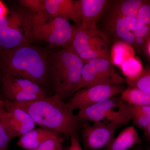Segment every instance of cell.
I'll list each match as a JSON object with an SVG mask.
<instances>
[{
	"mask_svg": "<svg viewBox=\"0 0 150 150\" xmlns=\"http://www.w3.org/2000/svg\"><path fill=\"white\" fill-rule=\"evenodd\" d=\"M121 94V99L126 104L138 106L150 105L149 93L129 87Z\"/></svg>",
	"mask_w": 150,
	"mask_h": 150,
	"instance_id": "obj_21",
	"label": "cell"
},
{
	"mask_svg": "<svg viewBox=\"0 0 150 150\" xmlns=\"http://www.w3.org/2000/svg\"><path fill=\"white\" fill-rule=\"evenodd\" d=\"M33 150H63L59 136L53 137L44 142Z\"/></svg>",
	"mask_w": 150,
	"mask_h": 150,
	"instance_id": "obj_27",
	"label": "cell"
},
{
	"mask_svg": "<svg viewBox=\"0 0 150 150\" xmlns=\"http://www.w3.org/2000/svg\"><path fill=\"white\" fill-rule=\"evenodd\" d=\"M0 70L2 73L29 79L45 88L49 85L48 57L30 43L2 51Z\"/></svg>",
	"mask_w": 150,
	"mask_h": 150,
	"instance_id": "obj_2",
	"label": "cell"
},
{
	"mask_svg": "<svg viewBox=\"0 0 150 150\" xmlns=\"http://www.w3.org/2000/svg\"><path fill=\"white\" fill-rule=\"evenodd\" d=\"M135 37H145L150 35V26L144 25L134 32Z\"/></svg>",
	"mask_w": 150,
	"mask_h": 150,
	"instance_id": "obj_29",
	"label": "cell"
},
{
	"mask_svg": "<svg viewBox=\"0 0 150 150\" xmlns=\"http://www.w3.org/2000/svg\"><path fill=\"white\" fill-rule=\"evenodd\" d=\"M141 142L142 140L134 126H129L114 138L105 150H128Z\"/></svg>",
	"mask_w": 150,
	"mask_h": 150,
	"instance_id": "obj_17",
	"label": "cell"
},
{
	"mask_svg": "<svg viewBox=\"0 0 150 150\" xmlns=\"http://www.w3.org/2000/svg\"><path fill=\"white\" fill-rule=\"evenodd\" d=\"M135 51L130 45L121 41H115L112 46L110 57L113 65L120 67L124 61L134 57Z\"/></svg>",
	"mask_w": 150,
	"mask_h": 150,
	"instance_id": "obj_20",
	"label": "cell"
},
{
	"mask_svg": "<svg viewBox=\"0 0 150 150\" xmlns=\"http://www.w3.org/2000/svg\"><path fill=\"white\" fill-rule=\"evenodd\" d=\"M0 82L5 83L23 91L36 94L45 98L49 96L46 88L27 79L15 77L1 73L0 75Z\"/></svg>",
	"mask_w": 150,
	"mask_h": 150,
	"instance_id": "obj_18",
	"label": "cell"
},
{
	"mask_svg": "<svg viewBox=\"0 0 150 150\" xmlns=\"http://www.w3.org/2000/svg\"><path fill=\"white\" fill-rule=\"evenodd\" d=\"M69 150H83L81 148L79 140L76 138H71V144Z\"/></svg>",
	"mask_w": 150,
	"mask_h": 150,
	"instance_id": "obj_31",
	"label": "cell"
},
{
	"mask_svg": "<svg viewBox=\"0 0 150 150\" xmlns=\"http://www.w3.org/2000/svg\"><path fill=\"white\" fill-rule=\"evenodd\" d=\"M6 111L5 109L4 105L3 106H0V120L6 114Z\"/></svg>",
	"mask_w": 150,
	"mask_h": 150,
	"instance_id": "obj_35",
	"label": "cell"
},
{
	"mask_svg": "<svg viewBox=\"0 0 150 150\" xmlns=\"http://www.w3.org/2000/svg\"><path fill=\"white\" fill-rule=\"evenodd\" d=\"M1 92L3 99L12 102H24L46 98L39 95L23 91L5 83L0 82Z\"/></svg>",
	"mask_w": 150,
	"mask_h": 150,
	"instance_id": "obj_19",
	"label": "cell"
},
{
	"mask_svg": "<svg viewBox=\"0 0 150 150\" xmlns=\"http://www.w3.org/2000/svg\"><path fill=\"white\" fill-rule=\"evenodd\" d=\"M149 36H150V35L145 37H135L133 48H136L138 50H142Z\"/></svg>",
	"mask_w": 150,
	"mask_h": 150,
	"instance_id": "obj_30",
	"label": "cell"
},
{
	"mask_svg": "<svg viewBox=\"0 0 150 150\" xmlns=\"http://www.w3.org/2000/svg\"><path fill=\"white\" fill-rule=\"evenodd\" d=\"M121 127L114 122H95L82 131L85 148L98 150L107 147L114 139L117 129Z\"/></svg>",
	"mask_w": 150,
	"mask_h": 150,
	"instance_id": "obj_11",
	"label": "cell"
},
{
	"mask_svg": "<svg viewBox=\"0 0 150 150\" xmlns=\"http://www.w3.org/2000/svg\"><path fill=\"white\" fill-rule=\"evenodd\" d=\"M143 0L111 1L106 10L107 18L131 17L136 18L137 11L145 2Z\"/></svg>",
	"mask_w": 150,
	"mask_h": 150,
	"instance_id": "obj_16",
	"label": "cell"
},
{
	"mask_svg": "<svg viewBox=\"0 0 150 150\" xmlns=\"http://www.w3.org/2000/svg\"><path fill=\"white\" fill-rule=\"evenodd\" d=\"M47 13L54 18L71 21L81 25V11L79 1L45 0Z\"/></svg>",
	"mask_w": 150,
	"mask_h": 150,
	"instance_id": "obj_14",
	"label": "cell"
},
{
	"mask_svg": "<svg viewBox=\"0 0 150 150\" xmlns=\"http://www.w3.org/2000/svg\"><path fill=\"white\" fill-rule=\"evenodd\" d=\"M150 38L149 36L147 39L146 41L143 46L142 50L144 53L145 56L148 59L150 60Z\"/></svg>",
	"mask_w": 150,
	"mask_h": 150,
	"instance_id": "obj_32",
	"label": "cell"
},
{
	"mask_svg": "<svg viewBox=\"0 0 150 150\" xmlns=\"http://www.w3.org/2000/svg\"><path fill=\"white\" fill-rule=\"evenodd\" d=\"M12 103L27 112L36 126L78 139L81 123L70 109L67 103L58 95L54 94L38 100Z\"/></svg>",
	"mask_w": 150,
	"mask_h": 150,
	"instance_id": "obj_1",
	"label": "cell"
},
{
	"mask_svg": "<svg viewBox=\"0 0 150 150\" xmlns=\"http://www.w3.org/2000/svg\"><path fill=\"white\" fill-rule=\"evenodd\" d=\"M144 23L131 17L106 18L105 27L108 32L122 42L133 47L135 36L134 32Z\"/></svg>",
	"mask_w": 150,
	"mask_h": 150,
	"instance_id": "obj_12",
	"label": "cell"
},
{
	"mask_svg": "<svg viewBox=\"0 0 150 150\" xmlns=\"http://www.w3.org/2000/svg\"><path fill=\"white\" fill-rule=\"evenodd\" d=\"M12 139L0 123V150H6Z\"/></svg>",
	"mask_w": 150,
	"mask_h": 150,
	"instance_id": "obj_28",
	"label": "cell"
},
{
	"mask_svg": "<svg viewBox=\"0 0 150 150\" xmlns=\"http://www.w3.org/2000/svg\"><path fill=\"white\" fill-rule=\"evenodd\" d=\"M75 29V26L72 25L68 21L53 17L46 12L33 13V38L45 41L51 46L62 48L69 46Z\"/></svg>",
	"mask_w": 150,
	"mask_h": 150,
	"instance_id": "obj_5",
	"label": "cell"
},
{
	"mask_svg": "<svg viewBox=\"0 0 150 150\" xmlns=\"http://www.w3.org/2000/svg\"><path fill=\"white\" fill-rule=\"evenodd\" d=\"M9 11L4 3L0 1V17L6 16Z\"/></svg>",
	"mask_w": 150,
	"mask_h": 150,
	"instance_id": "obj_33",
	"label": "cell"
},
{
	"mask_svg": "<svg viewBox=\"0 0 150 150\" xmlns=\"http://www.w3.org/2000/svg\"><path fill=\"white\" fill-rule=\"evenodd\" d=\"M4 105V103L2 99H0V106H3Z\"/></svg>",
	"mask_w": 150,
	"mask_h": 150,
	"instance_id": "obj_36",
	"label": "cell"
},
{
	"mask_svg": "<svg viewBox=\"0 0 150 150\" xmlns=\"http://www.w3.org/2000/svg\"><path fill=\"white\" fill-rule=\"evenodd\" d=\"M119 67L123 74L127 78L135 76L142 72L144 69L142 62L134 56L130 57L124 61Z\"/></svg>",
	"mask_w": 150,
	"mask_h": 150,
	"instance_id": "obj_23",
	"label": "cell"
},
{
	"mask_svg": "<svg viewBox=\"0 0 150 150\" xmlns=\"http://www.w3.org/2000/svg\"><path fill=\"white\" fill-rule=\"evenodd\" d=\"M149 1L145 2L140 7L137 11L136 18L137 20L145 25L150 26V5Z\"/></svg>",
	"mask_w": 150,
	"mask_h": 150,
	"instance_id": "obj_26",
	"label": "cell"
},
{
	"mask_svg": "<svg viewBox=\"0 0 150 150\" xmlns=\"http://www.w3.org/2000/svg\"><path fill=\"white\" fill-rule=\"evenodd\" d=\"M19 2L33 13H39L46 12L45 0H21Z\"/></svg>",
	"mask_w": 150,
	"mask_h": 150,
	"instance_id": "obj_24",
	"label": "cell"
},
{
	"mask_svg": "<svg viewBox=\"0 0 150 150\" xmlns=\"http://www.w3.org/2000/svg\"><path fill=\"white\" fill-rule=\"evenodd\" d=\"M126 81L129 87L150 93L149 67L144 69L142 72L135 76L126 78Z\"/></svg>",
	"mask_w": 150,
	"mask_h": 150,
	"instance_id": "obj_22",
	"label": "cell"
},
{
	"mask_svg": "<svg viewBox=\"0 0 150 150\" xmlns=\"http://www.w3.org/2000/svg\"><path fill=\"white\" fill-rule=\"evenodd\" d=\"M143 131H144V135L146 139L149 141L150 139V125L146 127Z\"/></svg>",
	"mask_w": 150,
	"mask_h": 150,
	"instance_id": "obj_34",
	"label": "cell"
},
{
	"mask_svg": "<svg viewBox=\"0 0 150 150\" xmlns=\"http://www.w3.org/2000/svg\"><path fill=\"white\" fill-rule=\"evenodd\" d=\"M126 88L123 85L101 84L78 91L67 102L71 110H81L121 93Z\"/></svg>",
	"mask_w": 150,
	"mask_h": 150,
	"instance_id": "obj_9",
	"label": "cell"
},
{
	"mask_svg": "<svg viewBox=\"0 0 150 150\" xmlns=\"http://www.w3.org/2000/svg\"><path fill=\"white\" fill-rule=\"evenodd\" d=\"M59 134L54 130L43 127L34 129L20 137L16 145L25 149L33 150L49 139L59 136Z\"/></svg>",
	"mask_w": 150,
	"mask_h": 150,
	"instance_id": "obj_15",
	"label": "cell"
},
{
	"mask_svg": "<svg viewBox=\"0 0 150 150\" xmlns=\"http://www.w3.org/2000/svg\"><path fill=\"white\" fill-rule=\"evenodd\" d=\"M83 62L71 44L48 56V81L64 100L77 91Z\"/></svg>",
	"mask_w": 150,
	"mask_h": 150,
	"instance_id": "obj_3",
	"label": "cell"
},
{
	"mask_svg": "<svg viewBox=\"0 0 150 150\" xmlns=\"http://www.w3.org/2000/svg\"><path fill=\"white\" fill-rule=\"evenodd\" d=\"M108 41L105 35L98 30L89 32L82 29L80 25H76L71 44L76 54L85 64L96 58L111 60Z\"/></svg>",
	"mask_w": 150,
	"mask_h": 150,
	"instance_id": "obj_7",
	"label": "cell"
},
{
	"mask_svg": "<svg viewBox=\"0 0 150 150\" xmlns=\"http://www.w3.org/2000/svg\"><path fill=\"white\" fill-rule=\"evenodd\" d=\"M76 115L81 123L86 121L114 122L122 126L131 121L126 104L121 98L113 96L90 107L79 110Z\"/></svg>",
	"mask_w": 150,
	"mask_h": 150,
	"instance_id": "obj_6",
	"label": "cell"
},
{
	"mask_svg": "<svg viewBox=\"0 0 150 150\" xmlns=\"http://www.w3.org/2000/svg\"><path fill=\"white\" fill-rule=\"evenodd\" d=\"M131 120L134 125L138 128L144 130L150 125V115L139 114L135 112H128Z\"/></svg>",
	"mask_w": 150,
	"mask_h": 150,
	"instance_id": "obj_25",
	"label": "cell"
},
{
	"mask_svg": "<svg viewBox=\"0 0 150 150\" xmlns=\"http://www.w3.org/2000/svg\"></svg>",
	"mask_w": 150,
	"mask_h": 150,
	"instance_id": "obj_38",
	"label": "cell"
},
{
	"mask_svg": "<svg viewBox=\"0 0 150 150\" xmlns=\"http://www.w3.org/2000/svg\"><path fill=\"white\" fill-rule=\"evenodd\" d=\"M3 100L6 112L0 120V123L12 139L20 137L35 129L36 125L27 112L11 101Z\"/></svg>",
	"mask_w": 150,
	"mask_h": 150,
	"instance_id": "obj_10",
	"label": "cell"
},
{
	"mask_svg": "<svg viewBox=\"0 0 150 150\" xmlns=\"http://www.w3.org/2000/svg\"><path fill=\"white\" fill-rule=\"evenodd\" d=\"M32 12L16 10L0 17V49L10 50L30 43L33 38Z\"/></svg>",
	"mask_w": 150,
	"mask_h": 150,
	"instance_id": "obj_4",
	"label": "cell"
},
{
	"mask_svg": "<svg viewBox=\"0 0 150 150\" xmlns=\"http://www.w3.org/2000/svg\"><path fill=\"white\" fill-rule=\"evenodd\" d=\"M0 99H3L2 97L1 96V83H0Z\"/></svg>",
	"mask_w": 150,
	"mask_h": 150,
	"instance_id": "obj_37",
	"label": "cell"
},
{
	"mask_svg": "<svg viewBox=\"0 0 150 150\" xmlns=\"http://www.w3.org/2000/svg\"><path fill=\"white\" fill-rule=\"evenodd\" d=\"M111 1L79 0L81 28L89 32H96L98 30L97 28V24L105 13Z\"/></svg>",
	"mask_w": 150,
	"mask_h": 150,
	"instance_id": "obj_13",
	"label": "cell"
},
{
	"mask_svg": "<svg viewBox=\"0 0 150 150\" xmlns=\"http://www.w3.org/2000/svg\"><path fill=\"white\" fill-rule=\"evenodd\" d=\"M124 79L115 71L111 60L94 59L84 64L77 91L101 84L121 85Z\"/></svg>",
	"mask_w": 150,
	"mask_h": 150,
	"instance_id": "obj_8",
	"label": "cell"
}]
</instances>
